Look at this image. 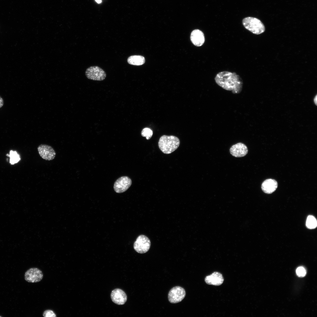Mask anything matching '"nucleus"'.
Returning a JSON list of instances; mask_svg holds the SVG:
<instances>
[{"label": "nucleus", "instance_id": "11", "mask_svg": "<svg viewBox=\"0 0 317 317\" xmlns=\"http://www.w3.org/2000/svg\"><path fill=\"white\" fill-rule=\"evenodd\" d=\"M111 297L112 301L118 305L124 304L127 300V296L125 293L119 289H115L112 291Z\"/></svg>", "mask_w": 317, "mask_h": 317}, {"label": "nucleus", "instance_id": "4", "mask_svg": "<svg viewBox=\"0 0 317 317\" xmlns=\"http://www.w3.org/2000/svg\"><path fill=\"white\" fill-rule=\"evenodd\" d=\"M150 241L149 238L144 235L139 236L134 244V248L138 253L143 254L146 252L150 249Z\"/></svg>", "mask_w": 317, "mask_h": 317}, {"label": "nucleus", "instance_id": "13", "mask_svg": "<svg viewBox=\"0 0 317 317\" xmlns=\"http://www.w3.org/2000/svg\"><path fill=\"white\" fill-rule=\"evenodd\" d=\"M205 281L208 284L219 286L223 283L224 279L220 273L215 272L210 275L206 276Z\"/></svg>", "mask_w": 317, "mask_h": 317}, {"label": "nucleus", "instance_id": "18", "mask_svg": "<svg viewBox=\"0 0 317 317\" xmlns=\"http://www.w3.org/2000/svg\"><path fill=\"white\" fill-rule=\"evenodd\" d=\"M141 134L142 136L145 137L147 140H149L152 136L153 131L150 129L146 128L143 129Z\"/></svg>", "mask_w": 317, "mask_h": 317}, {"label": "nucleus", "instance_id": "23", "mask_svg": "<svg viewBox=\"0 0 317 317\" xmlns=\"http://www.w3.org/2000/svg\"><path fill=\"white\" fill-rule=\"evenodd\" d=\"M96 2L99 4H100L102 2V0H95Z\"/></svg>", "mask_w": 317, "mask_h": 317}, {"label": "nucleus", "instance_id": "9", "mask_svg": "<svg viewBox=\"0 0 317 317\" xmlns=\"http://www.w3.org/2000/svg\"><path fill=\"white\" fill-rule=\"evenodd\" d=\"M38 153L43 159L47 161L53 159L56 156V152L50 146L45 144H41L37 148Z\"/></svg>", "mask_w": 317, "mask_h": 317}, {"label": "nucleus", "instance_id": "17", "mask_svg": "<svg viewBox=\"0 0 317 317\" xmlns=\"http://www.w3.org/2000/svg\"><path fill=\"white\" fill-rule=\"evenodd\" d=\"M8 156L10 157V162L11 164H14L20 160L19 155L16 151H11Z\"/></svg>", "mask_w": 317, "mask_h": 317}, {"label": "nucleus", "instance_id": "15", "mask_svg": "<svg viewBox=\"0 0 317 317\" xmlns=\"http://www.w3.org/2000/svg\"><path fill=\"white\" fill-rule=\"evenodd\" d=\"M127 61L130 64L140 65L143 64L145 63V60L144 58L142 56L133 55L129 56L128 58Z\"/></svg>", "mask_w": 317, "mask_h": 317}, {"label": "nucleus", "instance_id": "20", "mask_svg": "<svg viewBox=\"0 0 317 317\" xmlns=\"http://www.w3.org/2000/svg\"><path fill=\"white\" fill-rule=\"evenodd\" d=\"M44 317H56L57 316L54 312L52 310L47 309L45 311L43 314Z\"/></svg>", "mask_w": 317, "mask_h": 317}, {"label": "nucleus", "instance_id": "10", "mask_svg": "<svg viewBox=\"0 0 317 317\" xmlns=\"http://www.w3.org/2000/svg\"><path fill=\"white\" fill-rule=\"evenodd\" d=\"M230 150L231 154L236 157L244 156L247 154L248 151L246 146L241 142L233 145L230 148Z\"/></svg>", "mask_w": 317, "mask_h": 317}, {"label": "nucleus", "instance_id": "24", "mask_svg": "<svg viewBox=\"0 0 317 317\" xmlns=\"http://www.w3.org/2000/svg\"><path fill=\"white\" fill-rule=\"evenodd\" d=\"M0 317H1V316H0Z\"/></svg>", "mask_w": 317, "mask_h": 317}, {"label": "nucleus", "instance_id": "6", "mask_svg": "<svg viewBox=\"0 0 317 317\" xmlns=\"http://www.w3.org/2000/svg\"><path fill=\"white\" fill-rule=\"evenodd\" d=\"M184 289L179 286H175L171 289L168 294L169 301L173 303H177L181 301L186 296Z\"/></svg>", "mask_w": 317, "mask_h": 317}, {"label": "nucleus", "instance_id": "2", "mask_svg": "<svg viewBox=\"0 0 317 317\" xmlns=\"http://www.w3.org/2000/svg\"><path fill=\"white\" fill-rule=\"evenodd\" d=\"M180 144V140L177 137L173 136L163 135L160 138L158 146L163 153L169 154L176 150Z\"/></svg>", "mask_w": 317, "mask_h": 317}, {"label": "nucleus", "instance_id": "21", "mask_svg": "<svg viewBox=\"0 0 317 317\" xmlns=\"http://www.w3.org/2000/svg\"><path fill=\"white\" fill-rule=\"evenodd\" d=\"M4 104V101L3 99L0 96V108L2 107Z\"/></svg>", "mask_w": 317, "mask_h": 317}, {"label": "nucleus", "instance_id": "1", "mask_svg": "<svg viewBox=\"0 0 317 317\" xmlns=\"http://www.w3.org/2000/svg\"><path fill=\"white\" fill-rule=\"evenodd\" d=\"M216 83L223 89L231 91L233 94L240 93L242 88V79L235 72L227 71L220 72L216 75Z\"/></svg>", "mask_w": 317, "mask_h": 317}, {"label": "nucleus", "instance_id": "12", "mask_svg": "<svg viewBox=\"0 0 317 317\" xmlns=\"http://www.w3.org/2000/svg\"><path fill=\"white\" fill-rule=\"evenodd\" d=\"M190 38L192 43L198 47L202 46L205 41L204 33L201 31L197 29L193 31L191 33Z\"/></svg>", "mask_w": 317, "mask_h": 317}, {"label": "nucleus", "instance_id": "3", "mask_svg": "<svg viewBox=\"0 0 317 317\" xmlns=\"http://www.w3.org/2000/svg\"><path fill=\"white\" fill-rule=\"evenodd\" d=\"M242 24L246 29L255 34H261L265 30L263 24L259 19L255 18H245L242 20Z\"/></svg>", "mask_w": 317, "mask_h": 317}, {"label": "nucleus", "instance_id": "8", "mask_svg": "<svg viewBox=\"0 0 317 317\" xmlns=\"http://www.w3.org/2000/svg\"><path fill=\"white\" fill-rule=\"evenodd\" d=\"M132 183L131 179L126 176L121 177L118 178L115 182L114 188L115 192L121 193L126 191L130 186Z\"/></svg>", "mask_w": 317, "mask_h": 317}, {"label": "nucleus", "instance_id": "16", "mask_svg": "<svg viewBox=\"0 0 317 317\" xmlns=\"http://www.w3.org/2000/svg\"><path fill=\"white\" fill-rule=\"evenodd\" d=\"M306 225L307 228L309 229L316 228L317 225V222L316 218L312 215L308 216L306 221Z\"/></svg>", "mask_w": 317, "mask_h": 317}, {"label": "nucleus", "instance_id": "22", "mask_svg": "<svg viewBox=\"0 0 317 317\" xmlns=\"http://www.w3.org/2000/svg\"><path fill=\"white\" fill-rule=\"evenodd\" d=\"M313 101H314V102L315 104L316 105H317V95H316V96H315V97H314V99Z\"/></svg>", "mask_w": 317, "mask_h": 317}, {"label": "nucleus", "instance_id": "14", "mask_svg": "<svg viewBox=\"0 0 317 317\" xmlns=\"http://www.w3.org/2000/svg\"><path fill=\"white\" fill-rule=\"evenodd\" d=\"M277 187V182L275 180L268 179L266 180L262 183L261 188L264 193L270 194L274 192Z\"/></svg>", "mask_w": 317, "mask_h": 317}, {"label": "nucleus", "instance_id": "7", "mask_svg": "<svg viewBox=\"0 0 317 317\" xmlns=\"http://www.w3.org/2000/svg\"><path fill=\"white\" fill-rule=\"evenodd\" d=\"M43 276L42 271L39 269L37 268H31L25 272L24 279L28 282L37 283L42 280Z\"/></svg>", "mask_w": 317, "mask_h": 317}, {"label": "nucleus", "instance_id": "5", "mask_svg": "<svg viewBox=\"0 0 317 317\" xmlns=\"http://www.w3.org/2000/svg\"><path fill=\"white\" fill-rule=\"evenodd\" d=\"M85 75L88 79L94 80L102 81L106 77L105 71L97 66H93L87 68L85 72Z\"/></svg>", "mask_w": 317, "mask_h": 317}, {"label": "nucleus", "instance_id": "19", "mask_svg": "<svg viewBox=\"0 0 317 317\" xmlns=\"http://www.w3.org/2000/svg\"><path fill=\"white\" fill-rule=\"evenodd\" d=\"M296 272L297 275L299 276L303 277L306 274V271L303 267H300L296 269Z\"/></svg>", "mask_w": 317, "mask_h": 317}]
</instances>
